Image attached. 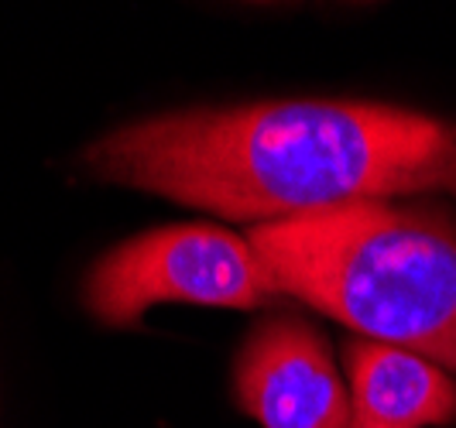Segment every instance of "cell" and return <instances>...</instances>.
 <instances>
[{"mask_svg":"<svg viewBox=\"0 0 456 428\" xmlns=\"http://www.w3.org/2000/svg\"><path fill=\"white\" fill-rule=\"evenodd\" d=\"M96 179L227 220H292L419 192L456 196V124L364 100L196 107L83 151Z\"/></svg>","mask_w":456,"mask_h":428,"instance_id":"cell-1","label":"cell"},{"mask_svg":"<svg viewBox=\"0 0 456 428\" xmlns=\"http://www.w3.org/2000/svg\"><path fill=\"white\" fill-rule=\"evenodd\" d=\"M233 398L265 428H354L326 339L289 312L261 319L248 333L233 360Z\"/></svg>","mask_w":456,"mask_h":428,"instance_id":"cell-4","label":"cell"},{"mask_svg":"<svg viewBox=\"0 0 456 428\" xmlns=\"http://www.w3.org/2000/svg\"><path fill=\"white\" fill-rule=\"evenodd\" d=\"M248 244L278 295L456 370V223L443 213L350 203L254 223Z\"/></svg>","mask_w":456,"mask_h":428,"instance_id":"cell-2","label":"cell"},{"mask_svg":"<svg viewBox=\"0 0 456 428\" xmlns=\"http://www.w3.org/2000/svg\"><path fill=\"white\" fill-rule=\"evenodd\" d=\"M83 298L107 326H131L155 302H192L254 312L278 298L272 274L248 237L206 223L148 230L103 254Z\"/></svg>","mask_w":456,"mask_h":428,"instance_id":"cell-3","label":"cell"},{"mask_svg":"<svg viewBox=\"0 0 456 428\" xmlns=\"http://www.w3.org/2000/svg\"><path fill=\"white\" fill-rule=\"evenodd\" d=\"M354 428L456 425V384L433 360L378 339H346Z\"/></svg>","mask_w":456,"mask_h":428,"instance_id":"cell-5","label":"cell"}]
</instances>
